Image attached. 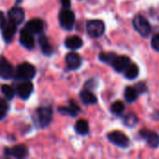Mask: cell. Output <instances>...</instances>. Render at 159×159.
I'll use <instances>...</instances> for the list:
<instances>
[{
	"label": "cell",
	"instance_id": "1",
	"mask_svg": "<svg viewBox=\"0 0 159 159\" xmlns=\"http://www.w3.org/2000/svg\"><path fill=\"white\" fill-rule=\"evenodd\" d=\"M36 75V68L33 65L29 63L20 64L15 70V78L18 80H25L29 81Z\"/></svg>",
	"mask_w": 159,
	"mask_h": 159
},
{
	"label": "cell",
	"instance_id": "2",
	"mask_svg": "<svg viewBox=\"0 0 159 159\" xmlns=\"http://www.w3.org/2000/svg\"><path fill=\"white\" fill-rule=\"evenodd\" d=\"M133 26L136 29V31L142 37H148L152 30L148 20L141 15H137L134 17Z\"/></svg>",
	"mask_w": 159,
	"mask_h": 159
},
{
	"label": "cell",
	"instance_id": "3",
	"mask_svg": "<svg viewBox=\"0 0 159 159\" xmlns=\"http://www.w3.org/2000/svg\"><path fill=\"white\" fill-rule=\"evenodd\" d=\"M59 23L65 30H71L75 24V15L69 9H64L59 13Z\"/></svg>",
	"mask_w": 159,
	"mask_h": 159
},
{
	"label": "cell",
	"instance_id": "4",
	"mask_svg": "<svg viewBox=\"0 0 159 159\" xmlns=\"http://www.w3.org/2000/svg\"><path fill=\"white\" fill-rule=\"evenodd\" d=\"M86 30L91 38L98 39L104 34L105 25L101 20H91L86 25Z\"/></svg>",
	"mask_w": 159,
	"mask_h": 159
},
{
	"label": "cell",
	"instance_id": "5",
	"mask_svg": "<svg viewBox=\"0 0 159 159\" xmlns=\"http://www.w3.org/2000/svg\"><path fill=\"white\" fill-rule=\"evenodd\" d=\"M36 117L39 125L41 127H45L52 120V110L51 107H40L36 111Z\"/></svg>",
	"mask_w": 159,
	"mask_h": 159
},
{
	"label": "cell",
	"instance_id": "6",
	"mask_svg": "<svg viewBox=\"0 0 159 159\" xmlns=\"http://www.w3.org/2000/svg\"><path fill=\"white\" fill-rule=\"evenodd\" d=\"M108 139L113 144L120 147H126L129 144V138L122 131H111L108 134Z\"/></svg>",
	"mask_w": 159,
	"mask_h": 159
},
{
	"label": "cell",
	"instance_id": "7",
	"mask_svg": "<svg viewBox=\"0 0 159 159\" xmlns=\"http://www.w3.org/2000/svg\"><path fill=\"white\" fill-rule=\"evenodd\" d=\"M14 74L12 65L3 56H0V77L3 79H11Z\"/></svg>",
	"mask_w": 159,
	"mask_h": 159
},
{
	"label": "cell",
	"instance_id": "8",
	"mask_svg": "<svg viewBox=\"0 0 159 159\" xmlns=\"http://www.w3.org/2000/svg\"><path fill=\"white\" fill-rule=\"evenodd\" d=\"M33 89H34L33 84L29 81H25L17 85L16 93L22 99H27L32 94Z\"/></svg>",
	"mask_w": 159,
	"mask_h": 159
},
{
	"label": "cell",
	"instance_id": "9",
	"mask_svg": "<svg viewBox=\"0 0 159 159\" xmlns=\"http://www.w3.org/2000/svg\"><path fill=\"white\" fill-rule=\"evenodd\" d=\"M20 42L26 49H33L35 46V39L33 33H31L27 28H24L20 33Z\"/></svg>",
	"mask_w": 159,
	"mask_h": 159
},
{
	"label": "cell",
	"instance_id": "10",
	"mask_svg": "<svg viewBox=\"0 0 159 159\" xmlns=\"http://www.w3.org/2000/svg\"><path fill=\"white\" fill-rule=\"evenodd\" d=\"M2 29V36L6 42H11L12 40V38L14 37L16 30H17V25L13 22L10 21L7 22L6 25L1 28Z\"/></svg>",
	"mask_w": 159,
	"mask_h": 159
},
{
	"label": "cell",
	"instance_id": "11",
	"mask_svg": "<svg viewBox=\"0 0 159 159\" xmlns=\"http://www.w3.org/2000/svg\"><path fill=\"white\" fill-rule=\"evenodd\" d=\"M66 64L67 68L71 70L78 69L82 66V57L76 52H69L66 56Z\"/></svg>",
	"mask_w": 159,
	"mask_h": 159
},
{
	"label": "cell",
	"instance_id": "12",
	"mask_svg": "<svg viewBox=\"0 0 159 159\" xmlns=\"http://www.w3.org/2000/svg\"><path fill=\"white\" fill-rule=\"evenodd\" d=\"M139 134H140L141 137H143L144 139H146L147 143L149 144L150 147L156 148V147L159 146V135L156 134L155 132L143 129V130H140Z\"/></svg>",
	"mask_w": 159,
	"mask_h": 159
},
{
	"label": "cell",
	"instance_id": "13",
	"mask_svg": "<svg viewBox=\"0 0 159 159\" xmlns=\"http://www.w3.org/2000/svg\"><path fill=\"white\" fill-rule=\"evenodd\" d=\"M111 65L115 71L122 72V71H125V68L130 65V59L125 55L116 56Z\"/></svg>",
	"mask_w": 159,
	"mask_h": 159
},
{
	"label": "cell",
	"instance_id": "14",
	"mask_svg": "<svg viewBox=\"0 0 159 159\" xmlns=\"http://www.w3.org/2000/svg\"><path fill=\"white\" fill-rule=\"evenodd\" d=\"M9 19L16 25H20L25 19V11L20 7H14L9 11Z\"/></svg>",
	"mask_w": 159,
	"mask_h": 159
},
{
	"label": "cell",
	"instance_id": "15",
	"mask_svg": "<svg viewBox=\"0 0 159 159\" xmlns=\"http://www.w3.org/2000/svg\"><path fill=\"white\" fill-rule=\"evenodd\" d=\"M25 28H27L31 33L33 34H39L43 31L44 28V23L40 19H32L27 22Z\"/></svg>",
	"mask_w": 159,
	"mask_h": 159
},
{
	"label": "cell",
	"instance_id": "16",
	"mask_svg": "<svg viewBox=\"0 0 159 159\" xmlns=\"http://www.w3.org/2000/svg\"><path fill=\"white\" fill-rule=\"evenodd\" d=\"M59 112H61L62 114H65V115H69V116H76L78 114V112L81 111V109H80V107L75 104L72 100L70 101L69 103V106L68 107H61L58 109Z\"/></svg>",
	"mask_w": 159,
	"mask_h": 159
},
{
	"label": "cell",
	"instance_id": "17",
	"mask_svg": "<svg viewBox=\"0 0 159 159\" xmlns=\"http://www.w3.org/2000/svg\"><path fill=\"white\" fill-rule=\"evenodd\" d=\"M65 45L68 49L77 50V49H80L83 46V40H82L81 38L78 37V36H71V37H68L66 39Z\"/></svg>",
	"mask_w": 159,
	"mask_h": 159
},
{
	"label": "cell",
	"instance_id": "18",
	"mask_svg": "<svg viewBox=\"0 0 159 159\" xmlns=\"http://www.w3.org/2000/svg\"><path fill=\"white\" fill-rule=\"evenodd\" d=\"M11 153L15 156L16 159H26L28 156V150L24 144H19L13 147Z\"/></svg>",
	"mask_w": 159,
	"mask_h": 159
},
{
	"label": "cell",
	"instance_id": "19",
	"mask_svg": "<svg viewBox=\"0 0 159 159\" xmlns=\"http://www.w3.org/2000/svg\"><path fill=\"white\" fill-rule=\"evenodd\" d=\"M80 98H81L82 101L86 105L96 104L98 101L97 97L89 90H83L81 92V94H80Z\"/></svg>",
	"mask_w": 159,
	"mask_h": 159
},
{
	"label": "cell",
	"instance_id": "20",
	"mask_svg": "<svg viewBox=\"0 0 159 159\" xmlns=\"http://www.w3.org/2000/svg\"><path fill=\"white\" fill-rule=\"evenodd\" d=\"M39 45H40V48H41V51L44 54L46 55H50L52 53V45L50 44L47 37L45 36H40L39 39Z\"/></svg>",
	"mask_w": 159,
	"mask_h": 159
},
{
	"label": "cell",
	"instance_id": "21",
	"mask_svg": "<svg viewBox=\"0 0 159 159\" xmlns=\"http://www.w3.org/2000/svg\"><path fill=\"white\" fill-rule=\"evenodd\" d=\"M125 77L128 80H133L135 78H137V76L139 75V67L136 64H131L125 68Z\"/></svg>",
	"mask_w": 159,
	"mask_h": 159
},
{
	"label": "cell",
	"instance_id": "22",
	"mask_svg": "<svg viewBox=\"0 0 159 159\" xmlns=\"http://www.w3.org/2000/svg\"><path fill=\"white\" fill-rule=\"evenodd\" d=\"M75 130L81 135H85L88 133L89 131V125H88V123L86 120H84V119H81L79 120L76 125H75Z\"/></svg>",
	"mask_w": 159,
	"mask_h": 159
},
{
	"label": "cell",
	"instance_id": "23",
	"mask_svg": "<svg viewBox=\"0 0 159 159\" xmlns=\"http://www.w3.org/2000/svg\"><path fill=\"white\" fill-rule=\"evenodd\" d=\"M138 91L135 87H132V86H128L125 88V98L127 102L129 103H132L134 102L137 98H138Z\"/></svg>",
	"mask_w": 159,
	"mask_h": 159
},
{
	"label": "cell",
	"instance_id": "24",
	"mask_svg": "<svg viewBox=\"0 0 159 159\" xmlns=\"http://www.w3.org/2000/svg\"><path fill=\"white\" fill-rule=\"evenodd\" d=\"M111 111L112 113H114V114H116V115H121V114L124 112V111H125V105H124V103H123L122 101H120V100L115 101V102L111 105Z\"/></svg>",
	"mask_w": 159,
	"mask_h": 159
},
{
	"label": "cell",
	"instance_id": "25",
	"mask_svg": "<svg viewBox=\"0 0 159 159\" xmlns=\"http://www.w3.org/2000/svg\"><path fill=\"white\" fill-rule=\"evenodd\" d=\"M116 56L117 55L113 52H101L99 55V59H100V61H102L104 63L111 65Z\"/></svg>",
	"mask_w": 159,
	"mask_h": 159
},
{
	"label": "cell",
	"instance_id": "26",
	"mask_svg": "<svg viewBox=\"0 0 159 159\" xmlns=\"http://www.w3.org/2000/svg\"><path fill=\"white\" fill-rule=\"evenodd\" d=\"M137 123H138V117L133 113H129L125 115V117L124 118V124L126 126L133 127L134 125H136Z\"/></svg>",
	"mask_w": 159,
	"mask_h": 159
},
{
	"label": "cell",
	"instance_id": "27",
	"mask_svg": "<svg viewBox=\"0 0 159 159\" xmlns=\"http://www.w3.org/2000/svg\"><path fill=\"white\" fill-rule=\"evenodd\" d=\"M1 91L3 93V95L5 96V98L9 100H11L14 97V90L11 86L8 85V84H4L1 86Z\"/></svg>",
	"mask_w": 159,
	"mask_h": 159
},
{
	"label": "cell",
	"instance_id": "28",
	"mask_svg": "<svg viewBox=\"0 0 159 159\" xmlns=\"http://www.w3.org/2000/svg\"><path fill=\"white\" fill-rule=\"evenodd\" d=\"M151 45L155 51L159 52V34H156L152 37L151 40Z\"/></svg>",
	"mask_w": 159,
	"mask_h": 159
},
{
	"label": "cell",
	"instance_id": "29",
	"mask_svg": "<svg viewBox=\"0 0 159 159\" xmlns=\"http://www.w3.org/2000/svg\"><path fill=\"white\" fill-rule=\"evenodd\" d=\"M9 108V104L8 102L4 99L0 98V111H6Z\"/></svg>",
	"mask_w": 159,
	"mask_h": 159
},
{
	"label": "cell",
	"instance_id": "30",
	"mask_svg": "<svg viewBox=\"0 0 159 159\" xmlns=\"http://www.w3.org/2000/svg\"><path fill=\"white\" fill-rule=\"evenodd\" d=\"M7 21H6V18H5V15L2 11H0V27H3L5 25H6Z\"/></svg>",
	"mask_w": 159,
	"mask_h": 159
},
{
	"label": "cell",
	"instance_id": "31",
	"mask_svg": "<svg viewBox=\"0 0 159 159\" xmlns=\"http://www.w3.org/2000/svg\"><path fill=\"white\" fill-rule=\"evenodd\" d=\"M61 4L64 9H69L71 2H70V0H61Z\"/></svg>",
	"mask_w": 159,
	"mask_h": 159
},
{
	"label": "cell",
	"instance_id": "32",
	"mask_svg": "<svg viewBox=\"0 0 159 159\" xmlns=\"http://www.w3.org/2000/svg\"><path fill=\"white\" fill-rule=\"evenodd\" d=\"M144 84H142V83H139L137 86H135V88L137 89V91L139 92V93H141V92H143V90H144Z\"/></svg>",
	"mask_w": 159,
	"mask_h": 159
},
{
	"label": "cell",
	"instance_id": "33",
	"mask_svg": "<svg viewBox=\"0 0 159 159\" xmlns=\"http://www.w3.org/2000/svg\"><path fill=\"white\" fill-rule=\"evenodd\" d=\"M152 119L155 120V121H159V111H155V112L152 114Z\"/></svg>",
	"mask_w": 159,
	"mask_h": 159
},
{
	"label": "cell",
	"instance_id": "34",
	"mask_svg": "<svg viewBox=\"0 0 159 159\" xmlns=\"http://www.w3.org/2000/svg\"><path fill=\"white\" fill-rule=\"evenodd\" d=\"M5 116V111H0V120Z\"/></svg>",
	"mask_w": 159,
	"mask_h": 159
}]
</instances>
